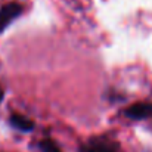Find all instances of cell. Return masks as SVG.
<instances>
[{
	"instance_id": "obj_4",
	"label": "cell",
	"mask_w": 152,
	"mask_h": 152,
	"mask_svg": "<svg viewBox=\"0 0 152 152\" xmlns=\"http://www.w3.org/2000/svg\"><path fill=\"white\" fill-rule=\"evenodd\" d=\"M9 123H10L16 130H21V132H30V130H33V127H34L33 121H31L30 118L21 115V114H13V115H10Z\"/></svg>"
},
{
	"instance_id": "obj_3",
	"label": "cell",
	"mask_w": 152,
	"mask_h": 152,
	"mask_svg": "<svg viewBox=\"0 0 152 152\" xmlns=\"http://www.w3.org/2000/svg\"><path fill=\"white\" fill-rule=\"evenodd\" d=\"M127 117L133 120H142V118H149L152 117V103L143 102V103H134L126 111Z\"/></svg>"
},
{
	"instance_id": "obj_2",
	"label": "cell",
	"mask_w": 152,
	"mask_h": 152,
	"mask_svg": "<svg viewBox=\"0 0 152 152\" xmlns=\"http://www.w3.org/2000/svg\"><path fill=\"white\" fill-rule=\"evenodd\" d=\"M80 152H120L118 146L106 139H93L80 148Z\"/></svg>"
},
{
	"instance_id": "obj_6",
	"label": "cell",
	"mask_w": 152,
	"mask_h": 152,
	"mask_svg": "<svg viewBox=\"0 0 152 152\" xmlns=\"http://www.w3.org/2000/svg\"><path fill=\"white\" fill-rule=\"evenodd\" d=\"M3 96H4V92H3V89H1V86H0V102L3 101Z\"/></svg>"
},
{
	"instance_id": "obj_5",
	"label": "cell",
	"mask_w": 152,
	"mask_h": 152,
	"mask_svg": "<svg viewBox=\"0 0 152 152\" xmlns=\"http://www.w3.org/2000/svg\"><path fill=\"white\" fill-rule=\"evenodd\" d=\"M39 148H40V151L42 152H62L59 149V146L50 140V139H45V140H42L40 142V145H39Z\"/></svg>"
},
{
	"instance_id": "obj_1",
	"label": "cell",
	"mask_w": 152,
	"mask_h": 152,
	"mask_svg": "<svg viewBox=\"0 0 152 152\" xmlns=\"http://www.w3.org/2000/svg\"><path fill=\"white\" fill-rule=\"evenodd\" d=\"M22 12L21 4L18 3H7L0 9V33L4 31L10 22H13Z\"/></svg>"
}]
</instances>
